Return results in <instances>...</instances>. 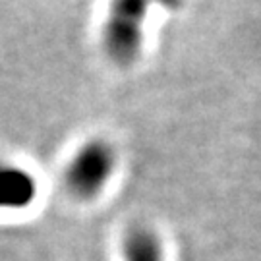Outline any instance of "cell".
<instances>
[{
    "label": "cell",
    "mask_w": 261,
    "mask_h": 261,
    "mask_svg": "<svg viewBox=\"0 0 261 261\" xmlns=\"http://www.w3.org/2000/svg\"><path fill=\"white\" fill-rule=\"evenodd\" d=\"M37 196V182L25 168L0 163V209H23Z\"/></svg>",
    "instance_id": "3957f363"
},
{
    "label": "cell",
    "mask_w": 261,
    "mask_h": 261,
    "mask_svg": "<svg viewBox=\"0 0 261 261\" xmlns=\"http://www.w3.org/2000/svg\"><path fill=\"white\" fill-rule=\"evenodd\" d=\"M116 167V153L109 141L89 140L75 151L64 172L66 190L82 201H89L105 190Z\"/></svg>",
    "instance_id": "7a4b0ae2"
},
{
    "label": "cell",
    "mask_w": 261,
    "mask_h": 261,
    "mask_svg": "<svg viewBox=\"0 0 261 261\" xmlns=\"http://www.w3.org/2000/svg\"><path fill=\"white\" fill-rule=\"evenodd\" d=\"M182 0H111L103 25V48L114 64H132L141 50L143 25L153 6L176 8Z\"/></svg>",
    "instance_id": "6da1fadb"
},
{
    "label": "cell",
    "mask_w": 261,
    "mask_h": 261,
    "mask_svg": "<svg viewBox=\"0 0 261 261\" xmlns=\"http://www.w3.org/2000/svg\"><path fill=\"white\" fill-rule=\"evenodd\" d=\"M124 261H165L163 242L149 226H132L122 240Z\"/></svg>",
    "instance_id": "277c9868"
}]
</instances>
